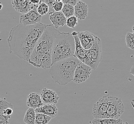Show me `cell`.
Returning <instances> with one entry per match:
<instances>
[{"label":"cell","mask_w":134,"mask_h":124,"mask_svg":"<svg viewBox=\"0 0 134 124\" xmlns=\"http://www.w3.org/2000/svg\"><path fill=\"white\" fill-rule=\"evenodd\" d=\"M47 25L42 23L24 25L18 24L12 28L7 39L10 53L28 62L38 41Z\"/></svg>","instance_id":"obj_1"},{"label":"cell","mask_w":134,"mask_h":124,"mask_svg":"<svg viewBox=\"0 0 134 124\" xmlns=\"http://www.w3.org/2000/svg\"><path fill=\"white\" fill-rule=\"evenodd\" d=\"M60 32L52 24L47 25L30 55L29 63L36 68L49 69L52 65L53 43Z\"/></svg>","instance_id":"obj_2"},{"label":"cell","mask_w":134,"mask_h":124,"mask_svg":"<svg viewBox=\"0 0 134 124\" xmlns=\"http://www.w3.org/2000/svg\"><path fill=\"white\" fill-rule=\"evenodd\" d=\"M80 62L74 57L62 60L52 65L49 73L56 83L65 86L73 81L75 69Z\"/></svg>","instance_id":"obj_3"},{"label":"cell","mask_w":134,"mask_h":124,"mask_svg":"<svg viewBox=\"0 0 134 124\" xmlns=\"http://www.w3.org/2000/svg\"><path fill=\"white\" fill-rule=\"evenodd\" d=\"M75 41L69 32H59L53 43L52 65L62 60L74 57Z\"/></svg>","instance_id":"obj_4"},{"label":"cell","mask_w":134,"mask_h":124,"mask_svg":"<svg viewBox=\"0 0 134 124\" xmlns=\"http://www.w3.org/2000/svg\"><path fill=\"white\" fill-rule=\"evenodd\" d=\"M86 54L83 64L91 68L92 70H96L102 59V43L100 38H98L91 48L86 50Z\"/></svg>","instance_id":"obj_5"},{"label":"cell","mask_w":134,"mask_h":124,"mask_svg":"<svg viewBox=\"0 0 134 124\" xmlns=\"http://www.w3.org/2000/svg\"><path fill=\"white\" fill-rule=\"evenodd\" d=\"M113 96L107 94L101 97L94 105L92 115L95 119H106V114Z\"/></svg>","instance_id":"obj_6"},{"label":"cell","mask_w":134,"mask_h":124,"mask_svg":"<svg viewBox=\"0 0 134 124\" xmlns=\"http://www.w3.org/2000/svg\"><path fill=\"white\" fill-rule=\"evenodd\" d=\"M124 111V105L120 98L113 96L107 112L106 119H119Z\"/></svg>","instance_id":"obj_7"},{"label":"cell","mask_w":134,"mask_h":124,"mask_svg":"<svg viewBox=\"0 0 134 124\" xmlns=\"http://www.w3.org/2000/svg\"><path fill=\"white\" fill-rule=\"evenodd\" d=\"M92 68L82 62L75 69L73 81L77 84L82 83L86 81L92 73Z\"/></svg>","instance_id":"obj_8"},{"label":"cell","mask_w":134,"mask_h":124,"mask_svg":"<svg viewBox=\"0 0 134 124\" xmlns=\"http://www.w3.org/2000/svg\"><path fill=\"white\" fill-rule=\"evenodd\" d=\"M36 7L26 14L20 16V23L24 25H30L41 23L42 16L38 13Z\"/></svg>","instance_id":"obj_9"},{"label":"cell","mask_w":134,"mask_h":124,"mask_svg":"<svg viewBox=\"0 0 134 124\" xmlns=\"http://www.w3.org/2000/svg\"><path fill=\"white\" fill-rule=\"evenodd\" d=\"M77 36L81 46L86 50L91 48L98 38L96 35L88 31L78 32Z\"/></svg>","instance_id":"obj_10"},{"label":"cell","mask_w":134,"mask_h":124,"mask_svg":"<svg viewBox=\"0 0 134 124\" xmlns=\"http://www.w3.org/2000/svg\"><path fill=\"white\" fill-rule=\"evenodd\" d=\"M40 95L43 104L55 105L59 99V97L56 92L46 88H44L41 91Z\"/></svg>","instance_id":"obj_11"},{"label":"cell","mask_w":134,"mask_h":124,"mask_svg":"<svg viewBox=\"0 0 134 124\" xmlns=\"http://www.w3.org/2000/svg\"><path fill=\"white\" fill-rule=\"evenodd\" d=\"M11 3L13 7L16 10V11L21 13V14H26L35 7L38 6V5L33 4L31 3L30 1L14 0L12 1Z\"/></svg>","instance_id":"obj_12"},{"label":"cell","mask_w":134,"mask_h":124,"mask_svg":"<svg viewBox=\"0 0 134 124\" xmlns=\"http://www.w3.org/2000/svg\"><path fill=\"white\" fill-rule=\"evenodd\" d=\"M49 19L52 25L57 29L66 24L67 20L62 12H56L55 11H52L49 13Z\"/></svg>","instance_id":"obj_13"},{"label":"cell","mask_w":134,"mask_h":124,"mask_svg":"<svg viewBox=\"0 0 134 124\" xmlns=\"http://www.w3.org/2000/svg\"><path fill=\"white\" fill-rule=\"evenodd\" d=\"M35 113L43 114L52 119L56 117L58 113V109L55 105L43 104L39 108L35 109Z\"/></svg>","instance_id":"obj_14"},{"label":"cell","mask_w":134,"mask_h":124,"mask_svg":"<svg viewBox=\"0 0 134 124\" xmlns=\"http://www.w3.org/2000/svg\"><path fill=\"white\" fill-rule=\"evenodd\" d=\"M74 16L77 19L80 20H84L87 16L88 7L86 3L82 1H78L76 4L74 6Z\"/></svg>","instance_id":"obj_15"},{"label":"cell","mask_w":134,"mask_h":124,"mask_svg":"<svg viewBox=\"0 0 134 124\" xmlns=\"http://www.w3.org/2000/svg\"><path fill=\"white\" fill-rule=\"evenodd\" d=\"M26 104L29 108L34 109L39 108L43 105L40 95L36 93H31L28 95Z\"/></svg>","instance_id":"obj_16"},{"label":"cell","mask_w":134,"mask_h":124,"mask_svg":"<svg viewBox=\"0 0 134 124\" xmlns=\"http://www.w3.org/2000/svg\"><path fill=\"white\" fill-rule=\"evenodd\" d=\"M74 38L75 41V52L74 57H75L81 62L83 63L86 57V50H85L81 46L77 35L74 36Z\"/></svg>","instance_id":"obj_17"},{"label":"cell","mask_w":134,"mask_h":124,"mask_svg":"<svg viewBox=\"0 0 134 124\" xmlns=\"http://www.w3.org/2000/svg\"><path fill=\"white\" fill-rule=\"evenodd\" d=\"M35 112L33 108H29L25 114L24 122L26 124H35Z\"/></svg>","instance_id":"obj_18"},{"label":"cell","mask_w":134,"mask_h":124,"mask_svg":"<svg viewBox=\"0 0 134 124\" xmlns=\"http://www.w3.org/2000/svg\"><path fill=\"white\" fill-rule=\"evenodd\" d=\"M92 124H122V120L120 119H95L92 121Z\"/></svg>","instance_id":"obj_19"},{"label":"cell","mask_w":134,"mask_h":124,"mask_svg":"<svg viewBox=\"0 0 134 124\" xmlns=\"http://www.w3.org/2000/svg\"><path fill=\"white\" fill-rule=\"evenodd\" d=\"M52 119L43 114L35 113V124H48Z\"/></svg>","instance_id":"obj_20"},{"label":"cell","mask_w":134,"mask_h":124,"mask_svg":"<svg viewBox=\"0 0 134 124\" xmlns=\"http://www.w3.org/2000/svg\"><path fill=\"white\" fill-rule=\"evenodd\" d=\"M61 12L64 14L66 18L67 19L70 17L74 15V7L68 4H64Z\"/></svg>","instance_id":"obj_21"},{"label":"cell","mask_w":134,"mask_h":124,"mask_svg":"<svg viewBox=\"0 0 134 124\" xmlns=\"http://www.w3.org/2000/svg\"><path fill=\"white\" fill-rule=\"evenodd\" d=\"M37 11L38 13L41 16L44 15L48 13L49 11V7L46 3H44L43 1H40L39 4L37 7Z\"/></svg>","instance_id":"obj_22"},{"label":"cell","mask_w":134,"mask_h":124,"mask_svg":"<svg viewBox=\"0 0 134 124\" xmlns=\"http://www.w3.org/2000/svg\"><path fill=\"white\" fill-rule=\"evenodd\" d=\"M125 41L126 46L128 48L131 50H134V35L133 33L130 32L126 33Z\"/></svg>","instance_id":"obj_23"},{"label":"cell","mask_w":134,"mask_h":124,"mask_svg":"<svg viewBox=\"0 0 134 124\" xmlns=\"http://www.w3.org/2000/svg\"><path fill=\"white\" fill-rule=\"evenodd\" d=\"M67 27L71 28H75L78 25V19L75 16H72L67 18L66 22Z\"/></svg>","instance_id":"obj_24"},{"label":"cell","mask_w":134,"mask_h":124,"mask_svg":"<svg viewBox=\"0 0 134 124\" xmlns=\"http://www.w3.org/2000/svg\"><path fill=\"white\" fill-rule=\"evenodd\" d=\"M8 108L13 109V105L11 103L0 98V113H3V111Z\"/></svg>","instance_id":"obj_25"},{"label":"cell","mask_w":134,"mask_h":124,"mask_svg":"<svg viewBox=\"0 0 134 124\" xmlns=\"http://www.w3.org/2000/svg\"><path fill=\"white\" fill-rule=\"evenodd\" d=\"M63 6L64 4L62 3V1L57 0L56 2L53 4L52 7L53 8L54 11L56 12H59L62 11Z\"/></svg>","instance_id":"obj_26"},{"label":"cell","mask_w":134,"mask_h":124,"mask_svg":"<svg viewBox=\"0 0 134 124\" xmlns=\"http://www.w3.org/2000/svg\"><path fill=\"white\" fill-rule=\"evenodd\" d=\"M11 118V116H8L3 114L0 115V124H9V119Z\"/></svg>","instance_id":"obj_27"},{"label":"cell","mask_w":134,"mask_h":124,"mask_svg":"<svg viewBox=\"0 0 134 124\" xmlns=\"http://www.w3.org/2000/svg\"><path fill=\"white\" fill-rule=\"evenodd\" d=\"M62 2L64 4H68L74 7L78 1L77 0H63Z\"/></svg>","instance_id":"obj_28"},{"label":"cell","mask_w":134,"mask_h":124,"mask_svg":"<svg viewBox=\"0 0 134 124\" xmlns=\"http://www.w3.org/2000/svg\"><path fill=\"white\" fill-rule=\"evenodd\" d=\"M13 112H14L13 109L11 108H8L3 111V114L5 116H11V115L13 113Z\"/></svg>","instance_id":"obj_29"},{"label":"cell","mask_w":134,"mask_h":124,"mask_svg":"<svg viewBox=\"0 0 134 124\" xmlns=\"http://www.w3.org/2000/svg\"><path fill=\"white\" fill-rule=\"evenodd\" d=\"M56 1L57 0H47V1H43L49 7H52L54 3L56 2Z\"/></svg>","instance_id":"obj_30"},{"label":"cell","mask_w":134,"mask_h":124,"mask_svg":"<svg viewBox=\"0 0 134 124\" xmlns=\"http://www.w3.org/2000/svg\"><path fill=\"white\" fill-rule=\"evenodd\" d=\"M130 74H132L134 76V65L132 66V67L131 68L130 70Z\"/></svg>","instance_id":"obj_31"},{"label":"cell","mask_w":134,"mask_h":124,"mask_svg":"<svg viewBox=\"0 0 134 124\" xmlns=\"http://www.w3.org/2000/svg\"><path fill=\"white\" fill-rule=\"evenodd\" d=\"M71 35H72V36L74 37V36H75L77 35V32H73L71 33Z\"/></svg>","instance_id":"obj_32"},{"label":"cell","mask_w":134,"mask_h":124,"mask_svg":"<svg viewBox=\"0 0 134 124\" xmlns=\"http://www.w3.org/2000/svg\"><path fill=\"white\" fill-rule=\"evenodd\" d=\"M3 7V5L2 4H1V3H0V10L2 9Z\"/></svg>","instance_id":"obj_33"},{"label":"cell","mask_w":134,"mask_h":124,"mask_svg":"<svg viewBox=\"0 0 134 124\" xmlns=\"http://www.w3.org/2000/svg\"><path fill=\"white\" fill-rule=\"evenodd\" d=\"M132 31H133V33L134 35V25L132 27Z\"/></svg>","instance_id":"obj_34"},{"label":"cell","mask_w":134,"mask_h":124,"mask_svg":"<svg viewBox=\"0 0 134 124\" xmlns=\"http://www.w3.org/2000/svg\"><path fill=\"white\" fill-rule=\"evenodd\" d=\"M128 124V123H127V122H126V123H123V124Z\"/></svg>","instance_id":"obj_35"},{"label":"cell","mask_w":134,"mask_h":124,"mask_svg":"<svg viewBox=\"0 0 134 124\" xmlns=\"http://www.w3.org/2000/svg\"><path fill=\"white\" fill-rule=\"evenodd\" d=\"M3 113H0V115H1V114H3Z\"/></svg>","instance_id":"obj_36"},{"label":"cell","mask_w":134,"mask_h":124,"mask_svg":"<svg viewBox=\"0 0 134 124\" xmlns=\"http://www.w3.org/2000/svg\"><path fill=\"white\" fill-rule=\"evenodd\" d=\"M122 124H123V123H122Z\"/></svg>","instance_id":"obj_37"}]
</instances>
